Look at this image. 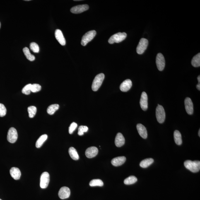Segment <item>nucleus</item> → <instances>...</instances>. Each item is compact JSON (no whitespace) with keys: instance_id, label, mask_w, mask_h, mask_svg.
I'll list each match as a JSON object with an SVG mask.
<instances>
[{"instance_id":"obj_1","label":"nucleus","mask_w":200,"mask_h":200,"mask_svg":"<svg viewBox=\"0 0 200 200\" xmlns=\"http://www.w3.org/2000/svg\"><path fill=\"white\" fill-rule=\"evenodd\" d=\"M184 166L188 170L193 173H196L200 170V162L198 160L192 161L191 160H186L184 162Z\"/></svg>"},{"instance_id":"obj_2","label":"nucleus","mask_w":200,"mask_h":200,"mask_svg":"<svg viewBox=\"0 0 200 200\" xmlns=\"http://www.w3.org/2000/svg\"><path fill=\"white\" fill-rule=\"evenodd\" d=\"M105 78L104 73H100L96 75L92 83V88L94 91H96L100 88Z\"/></svg>"},{"instance_id":"obj_3","label":"nucleus","mask_w":200,"mask_h":200,"mask_svg":"<svg viewBox=\"0 0 200 200\" xmlns=\"http://www.w3.org/2000/svg\"><path fill=\"white\" fill-rule=\"evenodd\" d=\"M126 37H127V34L125 32L123 33L119 32L111 36L109 39L108 42L111 44H113L114 43H119L124 40Z\"/></svg>"},{"instance_id":"obj_4","label":"nucleus","mask_w":200,"mask_h":200,"mask_svg":"<svg viewBox=\"0 0 200 200\" xmlns=\"http://www.w3.org/2000/svg\"><path fill=\"white\" fill-rule=\"evenodd\" d=\"M156 115L157 121L160 124H162L165 121L166 114L165 110L162 106L158 105L156 111Z\"/></svg>"},{"instance_id":"obj_5","label":"nucleus","mask_w":200,"mask_h":200,"mask_svg":"<svg viewBox=\"0 0 200 200\" xmlns=\"http://www.w3.org/2000/svg\"><path fill=\"white\" fill-rule=\"evenodd\" d=\"M95 30H91L87 32L82 37L81 44L82 45L85 46L89 42L91 41L96 35Z\"/></svg>"},{"instance_id":"obj_6","label":"nucleus","mask_w":200,"mask_h":200,"mask_svg":"<svg viewBox=\"0 0 200 200\" xmlns=\"http://www.w3.org/2000/svg\"><path fill=\"white\" fill-rule=\"evenodd\" d=\"M148 45V41L145 38H142L136 48V52L138 54H143L146 50Z\"/></svg>"},{"instance_id":"obj_7","label":"nucleus","mask_w":200,"mask_h":200,"mask_svg":"<svg viewBox=\"0 0 200 200\" xmlns=\"http://www.w3.org/2000/svg\"><path fill=\"white\" fill-rule=\"evenodd\" d=\"M18 138V132L14 128H10L9 130L7 135V140L10 143H14Z\"/></svg>"},{"instance_id":"obj_8","label":"nucleus","mask_w":200,"mask_h":200,"mask_svg":"<svg viewBox=\"0 0 200 200\" xmlns=\"http://www.w3.org/2000/svg\"><path fill=\"white\" fill-rule=\"evenodd\" d=\"M50 181V176L48 173L44 172L41 175L40 178V186L42 189L47 188Z\"/></svg>"},{"instance_id":"obj_9","label":"nucleus","mask_w":200,"mask_h":200,"mask_svg":"<svg viewBox=\"0 0 200 200\" xmlns=\"http://www.w3.org/2000/svg\"><path fill=\"white\" fill-rule=\"evenodd\" d=\"M156 64L158 70L162 71L165 68V61L164 56L161 53H159L156 58Z\"/></svg>"},{"instance_id":"obj_10","label":"nucleus","mask_w":200,"mask_h":200,"mask_svg":"<svg viewBox=\"0 0 200 200\" xmlns=\"http://www.w3.org/2000/svg\"><path fill=\"white\" fill-rule=\"evenodd\" d=\"M89 8V6L88 5H79L73 7L71 9V11L72 13L75 14H78L87 11Z\"/></svg>"},{"instance_id":"obj_11","label":"nucleus","mask_w":200,"mask_h":200,"mask_svg":"<svg viewBox=\"0 0 200 200\" xmlns=\"http://www.w3.org/2000/svg\"><path fill=\"white\" fill-rule=\"evenodd\" d=\"M140 106L143 111H146L148 108V97L146 92L142 93L140 101Z\"/></svg>"},{"instance_id":"obj_12","label":"nucleus","mask_w":200,"mask_h":200,"mask_svg":"<svg viewBox=\"0 0 200 200\" xmlns=\"http://www.w3.org/2000/svg\"><path fill=\"white\" fill-rule=\"evenodd\" d=\"M71 194V191L69 188L64 186L61 188L58 192L59 197L61 199H67Z\"/></svg>"},{"instance_id":"obj_13","label":"nucleus","mask_w":200,"mask_h":200,"mask_svg":"<svg viewBox=\"0 0 200 200\" xmlns=\"http://www.w3.org/2000/svg\"><path fill=\"white\" fill-rule=\"evenodd\" d=\"M184 105L187 113L190 115L194 113V106L190 98L188 97H186L184 100Z\"/></svg>"},{"instance_id":"obj_14","label":"nucleus","mask_w":200,"mask_h":200,"mask_svg":"<svg viewBox=\"0 0 200 200\" xmlns=\"http://www.w3.org/2000/svg\"><path fill=\"white\" fill-rule=\"evenodd\" d=\"M98 153V149L96 147L92 146L87 149L85 152V155L87 158H91L96 156Z\"/></svg>"},{"instance_id":"obj_15","label":"nucleus","mask_w":200,"mask_h":200,"mask_svg":"<svg viewBox=\"0 0 200 200\" xmlns=\"http://www.w3.org/2000/svg\"><path fill=\"white\" fill-rule=\"evenodd\" d=\"M136 128L140 136L143 139H146L148 137V132L145 126L141 124H138L136 126Z\"/></svg>"},{"instance_id":"obj_16","label":"nucleus","mask_w":200,"mask_h":200,"mask_svg":"<svg viewBox=\"0 0 200 200\" xmlns=\"http://www.w3.org/2000/svg\"><path fill=\"white\" fill-rule=\"evenodd\" d=\"M132 85V82L130 79H126L121 84L120 86V89L122 92H127L130 89Z\"/></svg>"},{"instance_id":"obj_17","label":"nucleus","mask_w":200,"mask_h":200,"mask_svg":"<svg viewBox=\"0 0 200 200\" xmlns=\"http://www.w3.org/2000/svg\"><path fill=\"white\" fill-rule=\"evenodd\" d=\"M55 37L56 39L60 44L62 46H65L66 44V40L63 35L62 32L60 30L57 29L55 31Z\"/></svg>"},{"instance_id":"obj_18","label":"nucleus","mask_w":200,"mask_h":200,"mask_svg":"<svg viewBox=\"0 0 200 200\" xmlns=\"http://www.w3.org/2000/svg\"><path fill=\"white\" fill-rule=\"evenodd\" d=\"M126 160L125 157L124 156L117 157L112 159L111 161V163L114 166L118 167L124 164Z\"/></svg>"},{"instance_id":"obj_19","label":"nucleus","mask_w":200,"mask_h":200,"mask_svg":"<svg viewBox=\"0 0 200 200\" xmlns=\"http://www.w3.org/2000/svg\"><path fill=\"white\" fill-rule=\"evenodd\" d=\"M115 144L118 147H121L124 145L125 143V139L122 133H117L115 139Z\"/></svg>"},{"instance_id":"obj_20","label":"nucleus","mask_w":200,"mask_h":200,"mask_svg":"<svg viewBox=\"0 0 200 200\" xmlns=\"http://www.w3.org/2000/svg\"><path fill=\"white\" fill-rule=\"evenodd\" d=\"M10 173L12 177L15 180H19L21 177V172L19 169L17 167H12L10 170Z\"/></svg>"},{"instance_id":"obj_21","label":"nucleus","mask_w":200,"mask_h":200,"mask_svg":"<svg viewBox=\"0 0 200 200\" xmlns=\"http://www.w3.org/2000/svg\"><path fill=\"white\" fill-rule=\"evenodd\" d=\"M174 138L176 144L178 145H182V136L180 132L177 130L174 131Z\"/></svg>"},{"instance_id":"obj_22","label":"nucleus","mask_w":200,"mask_h":200,"mask_svg":"<svg viewBox=\"0 0 200 200\" xmlns=\"http://www.w3.org/2000/svg\"><path fill=\"white\" fill-rule=\"evenodd\" d=\"M154 162L153 159L151 158L145 159L142 160L140 163V166L142 168H147L153 164Z\"/></svg>"},{"instance_id":"obj_23","label":"nucleus","mask_w":200,"mask_h":200,"mask_svg":"<svg viewBox=\"0 0 200 200\" xmlns=\"http://www.w3.org/2000/svg\"><path fill=\"white\" fill-rule=\"evenodd\" d=\"M47 135L44 134L42 135L39 139H37L36 143V147L37 148H40L42 146L44 142L47 140Z\"/></svg>"},{"instance_id":"obj_24","label":"nucleus","mask_w":200,"mask_h":200,"mask_svg":"<svg viewBox=\"0 0 200 200\" xmlns=\"http://www.w3.org/2000/svg\"><path fill=\"white\" fill-rule=\"evenodd\" d=\"M69 153L71 158L74 160H78L79 159V156L76 150L73 147L70 148L69 149Z\"/></svg>"},{"instance_id":"obj_25","label":"nucleus","mask_w":200,"mask_h":200,"mask_svg":"<svg viewBox=\"0 0 200 200\" xmlns=\"http://www.w3.org/2000/svg\"><path fill=\"white\" fill-rule=\"evenodd\" d=\"M23 52L27 59L30 61L35 60V56L30 54V50L28 47H25L23 49Z\"/></svg>"},{"instance_id":"obj_26","label":"nucleus","mask_w":200,"mask_h":200,"mask_svg":"<svg viewBox=\"0 0 200 200\" xmlns=\"http://www.w3.org/2000/svg\"><path fill=\"white\" fill-rule=\"evenodd\" d=\"M191 64L194 67H198L200 66V54L199 53L195 56L191 61Z\"/></svg>"},{"instance_id":"obj_27","label":"nucleus","mask_w":200,"mask_h":200,"mask_svg":"<svg viewBox=\"0 0 200 200\" xmlns=\"http://www.w3.org/2000/svg\"><path fill=\"white\" fill-rule=\"evenodd\" d=\"M59 106L58 104H53L49 106L47 110V114L50 115H52L59 109Z\"/></svg>"},{"instance_id":"obj_28","label":"nucleus","mask_w":200,"mask_h":200,"mask_svg":"<svg viewBox=\"0 0 200 200\" xmlns=\"http://www.w3.org/2000/svg\"><path fill=\"white\" fill-rule=\"evenodd\" d=\"M137 178L134 176H130L124 181V184L127 185L134 184L137 181Z\"/></svg>"},{"instance_id":"obj_29","label":"nucleus","mask_w":200,"mask_h":200,"mask_svg":"<svg viewBox=\"0 0 200 200\" xmlns=\"http://www.w3.org/2000/svg\"><path fill=\"white\" fill-rule=\"evenodd\" d=\"M29 117L33 118L35 117L37 113V108L35 106H31L29 107L28 108Z\"/></svg>"},{"instance_id":"obj_30","label":"nucleus","mask_w":200,"mask_h":200,"mask_svg":"<svg viewBox=\"0 0 200 200\" xmlns=\"http://www.w3.org/2000/svg\"><path fill=\"white\" fill-rule=\"evenodd\" d=\"M90 186H102L104 185V183L100 179H94L92 180L89 183Z\"/></svg>"},{"instance_id":"obj_31","label":"nucleus","mask_w":200,"mask_h":200,"mask_svg":"<svg viewBox=\"0 0 200 200\" xmlns=\"http://www.w3.org/2000/svg\"><path fill=\"white\" fill-rule=\"evenodd\" d=\"M31 84H29L26 85L22 89V93L26 95H30L31 92Z\"/></svg>"},{"instance_id":"obj_32","label":"nucleus","mask_w":200,"mask_h":200,"mask_svg":"<svg viewBox=\"0 0 200 200\" xmlns=\"http://www.w3.org/2000/svg\"><path fill=\"white\" fill-rule=\"evenodd\" d=\"M88 130V128L86 126H80L78 128V134L79 135L82 136L84 133L86 132Z\"/></svg>"},{"instance_id":"obj_33","label":"nucleus","mask_w":200,"mask_h":200,"mask_svg":"<svg viewBox=\"0 0 200 200\" xmlns=\"http://www.w3.org/2000/svg\"><path fill=\"white\" fill-rule=\"evenodd\" d=\"M41 89V86L40 85L38 84H33L32 85L31 88V92L36 93L40 91Z\"/></svg>"},{"instance_id":"obj_34","label":"nucleus","mask_w":200,"mask_h":200,"mask_svg":"<svg viewBox=\"0 0 200 200\" xmlns=\"http://www.w3.org/2000/svg\"><path fill=\"white\" fill-rule=\"evenodd\" d=\"M30 47L31 50L35 53H38L39 47L38 44L35 42H32L30 44Z\"/></svg>"},{"instance_id":"obj_35","label":"nucleus","mask_w":200,"mask_h":200,"mask_svg":"<svg viewBox=\"0 0 200 200\" xmlns=\"http://www.w3.org/2000/svg\"><path fill=\"white\" fill-rule=\"evenodd\" d=\"M6 109L4 105L0 103V117H3L6 115Z\"/></svg>"},{"instance_id":"obj_36","label":"nucleus","mask_w":200,"mask_h":200,"mask_svg":"<svg viewBox=\"0 0 200 200\" xmlns=\"http://www.w3.org/2000/svg\"><path fill=\"white\" fill-rule=\"evenodd\" d=\"M78 125L76 123L73 122L72 123L71 125H70L69 129V134H71L73 133L75 129H76Z\"/></svg>"},{"instance_id":"obj_37","label":"nucleus","mask_w":200,"mask_h":200,"mask_svg":"<svg viewBox=\"0 0 200 200\" xmlns=\"http://www.w3.org/2000/svg\"><path fill=\"white\" fill-rule=\"evenodd\" d=\"M196 88L198 90H200V83H198L197 85H196Z\"/></svg>"},{"instance_id":"obj_38","label":"nucleus","mask_w":200,"mask_h":200,"mask_svg":"<svg viewBox=\"0 0 200 200\" xmlns=\"http://www.w3.org/2000/svg\"><path fill=\"white\" fill-rule=\"evenodd\" d=\"M198 82H199V83H200V76H198Z\"/></svg>"},{"instance_id":"obj_39","label":"nucleus","mask_w":200,"mask_h":200,"mask_svg":"<svg viewBox=\"0 0 200 200\" xmlns=\"http://www.w3.org/2000/svg\"><path fill=\"white\" fill-rule=\"evenodd\" d=\"M198 135H199V136L200 137V129L199 130V132H198Z\"/></svg>"},{"instance_id":"obj_40","label":"nucleus","mask_w":200,"mask_h":200,"mask_svg":"<svg viewBox=\"0 0 200 200\" xmlns=\"http://www.w3.org/2000/svg\"><path fill=\"white\" fill-rule=\"evenodd\" d=\"M1 22H0V28H1Z\"/></svg>"},{"instance_id":"obj_41","label":"nucleus","mask_w":200,"mask_h":200,"mask_svg":"<svg viewBox=\"0 0 200 200\" xmlns=\"http://www.w3.org/2000/svg\"><path fill=\"white\" fill-rule=\"evenodd\" d=\"M0 200H2L1 199H0Z\"/></svg>"}]
</instances>
